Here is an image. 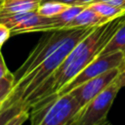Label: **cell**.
Returning <instances> with one entry per match:
<instances>
[{"label":"cell","mask_w":125,"mask_h":125,"mask_svg":"<svg viewBox=\"0 0 125 125\" xmlns=\"http://www.w3.org/2000/svg\"><path fill=\"white\" fill-rule=\"evenodd\" d=\"M90 6L98 14H100L102 17H104L106 20H110V19L117 17L125 12V10H123V9L117 8L115 6H112L110 4L104 3V2H94V3L90 4Z\"/></svg>","instance_id":"14"},{"label":"cell","mask_w":125,"mask_h":125,"mask_svg":"<svg viewBox=\"0 0 125 125\" xmlns=\"http://www.w3.org/2000/svg\"><path fill=\"white\" fill-rule=\"evenodd\" d=\"M92 27H77L74 33L51 56H49L45 61H43L40 64H38L32 71H30L27 75L22 77L20 81H18L10 93L9 97L12 102H23L28 95H30L36 88H38L45 80H47L54 71L60 66L68 53L72 50V48L87 34H89Z\"/></svg>","instance_id":"2"},{"label":"cell","mask_w":125,"mask_h":125,"mask_svg":"<svg viewBox=\"0 0 125 125\" xmlns=\"http://www.w3.org/2000/svg\"><path fill=\"white\" fill-rule=\"evenodd\" d=\"M120 73L102 93L82 106L67 125H95L96 123L107 119V113L115 97L119 90L124 87Z\"/></svg>","instance_id":"4"},{"label":"cell","mask_w":125,"mask_h":125,"mask_svg":"<svg viewBox=\"0 0 125 125\" xmlns=\"http://www.w3.org/2000/svg\"><path fill=\"white\" fill-rule=\"evenodd\" d=\"M120 72H121V66L112 68L97 77H94L82 83L81 85L72 89L69 92V94L73 96V98L76 100L77 104L81 108L92 99H94L96 96L102 93L119 75Z\"/></svg>","instance_id":"7"},{"label":"cell","mask_w":125,"mask_h":125,"mask_svg":"<svg viewBox=\"0 0 125 125\" xmlns=\"http://www.w3.org/2000/svg\"><path fill=\"white\" fill-rule=\"evenodd\" d=\"M124 21L125 12L95 26L89 34L72 48L54 73L28 95L22 104L27 108H30L33 104L45 98L55 96L66 83L101 55L105 45Z\"/></svg>","instance_id":"1"},{"label":"cell","mask_w":125,"mask_h":125,"mask_svg":"<svg viewBox=\"0 0 125 125\" xmlns=\"http://www.w3.org/2000/svg\"><path fill=\"white\" fill-rule=\"evenodd\" d=\"M115 51H120L125 55V21L121 23L118 29L115 31L111 39L105 45L104 50L102 51L101 55L107 54Z\"/></svg>","instance_id":"11"},{"label":"cell","mask_w":125,"mask_h":125,"mask_svg":"<svg viewBox=\"0 0 125 125\" xmlns=\"http://www.w3.org/2000/svg\"><path fill=\"white\" fill-rule=\"evenodd\" d=\"M75 29L76 28H63L47 31V34L41 37L24 62L14 73L15 84L57 51L74 33Z\"/></svg>","instance_id":"5"},{"label":"cell","mask_w":125,"mask_h":125,"mask_svg":"<svg viewBox=\"0 0 125 125\" xmlns=\"http://www.w3.org/2000/svg\"><path fill=\"white\" fill-rule=\"evenodd\" d=\"M11 30L8 26L0 23V46H2L11 36Z\"/></svg>","instance_id":"17"},{"label":"cell","mask_w":125,"mask_h":125,"mask_svg":"<svg viewBox=\"0 0 125 125\" xmlns=\"http://www.w3.org/2000/svg\"><path fill=\"white\" fill-rule=\"evenodd\" d=\"M86 7L84 5H70L65 10H63L59 15L52 17L53 18V30L56 29H63L81 11Z\"/></svg>","instance_id":"10"},{"label":"cell","mask_w":125,"mask_h":125,"mask_svg":"<svg viewBox=\"0 0 125 125\" xmlns=\"http://www.w3.org/2000/svg\"><path fill=\"white\" fill-rule=\"evenodd\" d=\"M4 101H5V100H4ZM4 101H3V102H0V107L2 106V104H3V103H4Z\"/></svg>","instance_id":"25"},{"label":"cell","mask_w":125,"mask_h":125,"mask_svg":"<svg viewBox=\"0 0 125 125\" xmlns=\"http://www.w3.org/2000/svg\"><path fill=\"white\" fill-rule=\"evenodd\" d=\"M2 2H3V0H0V6H1V4H2Z\"/></svg>","instance_id":"26"},{"label":"cell","mask_w":125,"mask_h":125,"mask_svg":"<svg viewBox=\"0 0 125 125\" xmlns=\"http://www.w3.org/2000/svg\"><path fill=\"white\" fill-rule=\"evenodd\" d=\"M108 20L98 14L90 5H87L82 11L64 27V28H77V27H92L100 25Z\"/></svg>","instance_id":"8"},{"label":"cell","mask_w":125,"mask_h":125,"mask_svg":"<svg viewBox=\"0 0 125 125\" xmlns=\"http://www.w3.org/2000/svg\"><path fill=\"white\" fill-rule=\"evenodd\" d=\"M68 6L63 3H60L57 1H42L37 9V13L41 16L52 18L60 13H62L63 10H65Z\"/></svg>","instance_id":"13"},{"label":"cell","mask_w":125,"mask_h":125,"mask_svg":"<svg viewBox=\"0 0 125 125\" xmlns=\"http://www.w3.org/2000/svg\"><path fill=\"white\" fill-rule=\"evenodd\" d=\"M95 125H111V123L109 122L108 119H105V120H103V121H101L99 123H96Z\"/></svg>","instance_id":"23"},{"label":"cell","mask_w":125,"mask_h":125,"mask_svg":"<svg viewBox=\"0 0 125 125\" xmlns=\"http://www.w3.org/2000/svg\"><path fill=\"white\" fill-rule=\"evenodd\" d=\"M42 0H3L0 14H18L37 11Z\"/></svg>","instance_id":"9"},{"label":"cell","mask_w":125,"mask_h":125,"mask_svg":"<svg viewBox=\"0 0 125 125\" xmlns=\"http://www.w3.org/2000/svg\"><path fill=\"white\" fill-rule=\"evenodd\" d=\"M95 2H104L110 4L112 6H115L117 8L125 10V0H96Z\"/></svg>","instance_id":"18"},{"label":"cell","mask_w":125,"mask_h":125,"mask_svg":"<svg viewBox=\"0 0 125 125\" xmlns=\"http://www.w3.org/2000/svg\"><path fill=\"white\" fill-rule=\"evenodd\" d=\"M122 66H124V67H125V55H124V62H123V64H122Z\"/></svg>","instance_id":"24"},{"label":"cell","mask_w":125,"mask_h":125,"mask_svg":"<svg viewBox=\"0 0 125 125\" xmlns=\"http://www.w3.org/2000/svg\"><path fill=\"white\" fill-rule=\"evenodd\" d=\"M15 85L14 73L11 71L4 77L0 78V102H3L12 92Z\"/></svg>","instance_id":"15"},{"label":"cell","mask_w":125,"mask_h":125,"mask_svg":"<svg viewBox=\"0 0 125 125\" xmlns=\"http://www.w3.org/2000/svg\"><path fill=\"white\" fill-rule=\"evenodd\" d=\"M120 77L123 83V86H125V67L121 66V73H120Z\"/></svg>","instance_id":"22"},{"label":"cell","mask_w":125,"mask_h":125,"mask_svg":"<svg viewBox=\"0 0 125 125\" xmlns=\"http://www.w3.org/2000/svg\"><path fill=\"white\" fill-rule=\"evenodd\" d=\"M24 108L27 107L21 102H12L10 97L8 96L5 99L2 106L0 107V125H4L10 118H12L14 115H16Z\"/></svg>","instance_id":"12"},{"label":"cell","mask_w":125,"mask_h":125,"mask_svg":"<svg viewBox=\"0 0 125 125\" xmlns=\"http://www.w3.org/2000/svg\"><path fill=\"white\" fill-rule=\"evenodd\" d=\"M9 72H10V71H9V69H8L6 63H5L4 57H3V55H2V53H1V51H0V78L6 76Z\"/></svg>","instance_id":"19"},{"label":"cell","mask_w":125,"mask_h":125,"mask_svg":"<svg viewBox=\"0 0 125 125\" xmlns=\"http://www.w3.org/2000/svg\"><path fill=\"white\" fill-rule=\"evenodd\" d=\"M42 1H57V2L63 3L66 5H75V4H77L78 0H42Z\"/></svg>","instance_id":"20"},{"label":"cell","mask_w":125,"mask_h":125,"mask_svg":"<svg viewBox=\"0 0 125 125\" xmlns=\"http://www.w3.org/2000/svg\"><path fill=\"white\" fill-rule=\"evenodd\" d=\"M79 104L69 93L43 99L29 108L31 125H67L76 112Z\"/></svg>","instance_id":"3"},{"label":"cell","mask_w":125,"mask_h":125,"mask_svg":"<svg viewBox=\"0 0 125 125\" xmlns=\"http://www.w3.org/2000/svg\"><path fill=\"white\" fill-rule=\"evenodd\" d=\"M1 47H2V46H0V51H1Z\"/></svg>","instance_id":"27"},{"label":"cell","mask_w":125,"mask_h":125,"mask_svg":"<svg viewBox=\"0 0 125 125\" xmlns=\"http://www.w3.org/2000/svg\"><path fill=\"white\" fill-rule=\"evenodd\" d=\"M96 0H78L77 1V4L78 5H84V6H87V5H90L92 3H94Z\"/></svg>","instance_id":"21"},{"label":"cell","mask_w":125,"mask_h":125,"mask_svg":"<svg viewBox=\"0 0 125 125\" xmlns=\"http://www.w3.org/2000/svg\"><path fill=\"white\" fill-rule=\"evenodd\" d=\"M123 62H124V53L120 51L100 55L93 62H91L85 68H83L74 78H72L68 83H66L55 96H62L67 94L72 89L76 88L82 83L94 77H97L112 68L122 66Z\"/></svg>","instance_id":"6"},{"label":"cell","mask_w":125,"mask_h":125,"mask_svg":"<svg viewBox=\"0 0 125 125\" xmlns=\"http://www.w3.org/2000/svg\"><path fill=\"white\" fill-rule=\"evenodd\" d=\"M29 118V109L24 108L10 118L4 125H22Z\"/></svg>","instance_id":"16"}]
</instances>
